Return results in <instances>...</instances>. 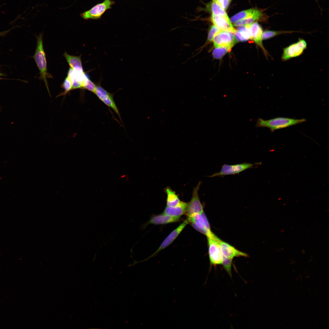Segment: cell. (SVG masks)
Returning a JSON list of instances; mask_svg holds the SVG:
<instances>
[{"label": "cell", "mask_w": 329, "mask_h": 329, "mask_svg": "<svg viewBox=\"0 0 329 329\" xmlns=\"http://www.w3.org/2000/svg\"><path fill=\"white\" fill-rule=\"evenodd\" d=\"M297 31H274L271 30H267L263 32L262 38L263 40H267L270 39L279 35L287 34L292 33Z\"/></svg>", "instance_id": "603a6c76"}, {"label": "cell", "mask_w": 329, "mask_h": 329, "mask_svg": "<svg viewBox=\"0 0 329 329\" xmlns=\"http://www.w3.org/2000/svg\"><path fill=\"white\" fill-rule=\"evenodd\" d=\"M259 10L251 9L242 11L233 16L230 19L231 23H235L238 21L248 18L255 14Z\"/></svg>", "instance_id": "44dd1931"}, {"label": "cell", "mask_w": 329, "mask_h": 329, "mask_svg": "<svg viewBox=\"0 0 329 329\" xmlns=\"http://www.w3.org/2000/svg\"><path fill=\"white\" fill-rule=\"evenodd\" d=\"M220 6H221V0H215Z\"/></svg>", "instance_id": "f546056e"}, {"label": "cell", "mask_w": 329, "mask_h": 329, "mask_svg": "<svg viewBox=\"0 0 329 329\" xmlns=\"http://www.w3.org/2000/svg\"><path fill=\"white\" fill-rule=\"evenodd\" d=\"M230 0V1H231V0Z\"/></svg>", "instance_id": "4dcf8cb0"}, {"label": "cell", "mask_w": 329, "mask_h": 329, "mask_svg": "<svg viewBox=\"0 0 329 329\" xmlns=\"http://www.w3.org/2000/svg\"><path fill=\"white\" fill-rule=\"evenodd\" d=\"M220 244L223 256L232 259L235 257L243 256L247 257L248 255L240 251L228 243L220 240Z\"/></svg>", "instance_id": "8fae6325"}, {"label": "cell", "mask_w": 329, "mask_h": 329, "mask_svg": "<svg viewBox=\"0 0 329 329\" xmlns=\"http://www.w3.org/2000/svg\"><path fill=\"white\" fill-rule=\"evenodd\" d=\"M96 85L88 77L84 81L83 89H87L94 94Z\"/></svg>", "instance_id": "4316f807"}, {"label": "cell", "mask_w": 329, "mask_h": 329, "mask_svg": "<svg viewBox=\"0 0 329 329\" xmlns=\"http://www.w3.org/2000/svg\"><path fill=\"white\" fill-rule=\"evenodd\" d=\"M165 191L167 195V206L173 207L180 204L181 201L175 191L168 187L166 188Z\"/></svg>", "instance_id": "ffe728a7"}, {"label": "cell", "mask_w": 329, "mask_h": 329, "mask_svg": "<svg viewBox=\"0 0 329 329\" xmlns=\"http://www.w3.org/2000/svg\"><path fill=\"white\" fill-rule=\"evenodd\" d=\"M36 37L37 47L33 58L40 71L39 79L43 80L50 95L47 78L53 77L48 72L46 55L43 45L42 33L40 34Z\"/></svg>", "instance_id": "6da1fadb"}, {"label": "cell", "mask_w": 329, "mask_h": 329, "mask_svg": "<svg viewBox=\"0 0 329 329\" xmlns=\"http://www.w3.org/2000/svg\"><path fill=\"white\" fill-rule=\"evenodd\" d=\"M250 31L252 39L262 49L265 55H267V52L263 45L262 36L263 31L261 27L257 22H255L251 24Z\"/></svg>", "instance_id": "5bb4252c"}, {"label": "cell", "mask_w": 329, "mask_h": 329, "mask_svg": "<svg viewBox=\"0 0 329 329\" xmlns=\"http://www.w3.org/2000/svg\"><path fill=\"white\" fill-rule=\"evenodd\" d=\"M211 20L214 25L221 30L231 31L234 34L236 31L233 27L229 18L212 14Z\"/></svg>", "instance_id": "4fadbf2b"}, {"label": "cell", "mask_w": 329, "mask_h": 329, "mask_svg": "<svg viewBox=\"0 0 329 329\" xmlns=\"http://www.w3.org/2000/svg\"><path fill=\"white\" fill-rule=\"evenodd\" d=\"M115 2L112 0H104L90 9L81 13L80 16L86 20L100 19L107 10L111 8L112 5Z\"/></svg>", "instance_id": "277c9868"}, {"label": "cell", "mask_w": 329, "mask_h": 329, "mask_svg": "<svg viewBox=\"0 0 329 329\" xmlns=\"http://www.w3.org/2000/svg\"><path fill=\"white\" fill-rule=\"evenodd\" d=\"M94 94L105 105L112 109L121 120L120 114L112 94L107 91L100 85H97Z\"/></svg>", "instance_id": "30bf717a"}, {"label": "cell", "mask_w": 329, "mask_h": 329, "mask_svg": "<svg viewBox=\"0 0 329 329\" xmlns=\"http://www.w3.org/2000/svg\"><path fill=\"white\" fill-rule=\"evenodd\" d=\"M62 87L63 88L64 91L58 95V96L65 95L72 90V82L67 76L65 78L62 84Z\"/></svg>", "instance_id": "484cf974"}, {"label": "cell", "mask_w": 329, "mask_h": 329, "mask_svg": "<svg viewBox=\"0 0 329 329\" xmlns=\"http://www.w3.org/2000/svg\"><path fill=\"white\" fill-rule=\"evenodd\" d=\"M213 51L212 54L213 57L216 59H220L231 49L226 47L215 48Z\"/></svg>", "instance_id": "cb8c5ba5"}, {"label": "cell", "mask_w": 329, "mask_h": 329, "mask_svg": "<svg viewBox=\"0 0 329 329\" xmlns=\"http://www.w3.org/2000/svg\"><path fill=\"white\" fill-rule=\"evenodd\" d=\"M207 237L210 264L214 266L221 264L223 256L220 244L221 239L213 233Z\"/></svg>", "instance_id": "3957f363"}, {"label": "cell", "mask_w": 329, "mask_h": 329, "mask_svg": "<svg viewBox=\"0 0 329 329\" xmlns=\"http://www.w3.org/2000/svg\"><path fill=\"white\" fill-rule=\"evenodd\" d=\"M221 30L214 25H213L210 27L207 37V41L209 42H211L213 41V38L215 35Z\"/></svg>", "instance_id": "83f0119b"}, {"label": "cell", "mask_w": 329, "mask_h": 329, "mask_svg": "<svg viewBox=\"0 0 329 329\" xmlns=\"http://www.w3.org/2000/svg\"><path fill=\"white\" fill-rule=\"evenodd\" d=\"M213 41L215 48L226 47L231 49L236 40L234 33L221 30L215 35Z\"/></svg>", "instance_id": "52a82bcc"}, {"label": "cell", "mask_w": 329, "mask_h": 329, "mask_svg": "<svg viewBox=\"0 0 329 329\" xmlns=\"http://www.w3.org/2000/svg\"><path fill=\"white\" fill-rule=\"evenodd\" d=\"M188 223V221L187 220H185L178 227L172 231L164 240L158 249L153 255L156 254L157 252L164 249L171 244L180 234Z\"/></svg>", "instance_id": "7c38bea8"}, {"label": "cell", "mask_w": 329, "mask_h": 329, "mask_svg": "<svg viewBox=\"0 0 329 329\" xmlns=\"http://www.w3.org/2000/svg\"><path fill=\"white\" fill-rule=\"evenodd\" d=\"M264 16L263 12L261 10L258 11L253 15L245 19L239 20L234 23L233 25L235 27H238L252 23L255 21L259 20L264 17Z\"/></svg>", "instance_id": "d6986e66"}, {"label": "cell", "mask_w": 329, "mask_h": 329, "mask_svg": "<svg viewBox=\"0 0 329 329\" xmlns=\"http://www.w3.org/2000/svg\"><path fill=\"white\" fill-rule=\"evenodd\" d=\"M201 182H200L193 192L191 199L188 205L186 213L187 217L192 216L196 214H201L203 212V208L199 197L198 191Z\"/></svg>", "instance_id": "9c48e42d"}, {"label": "cell", "mask_w": 329, "mask_h": 329, "mask_svg": "<svg viewBox=\"0 0 329 329\" xmlns=\"http://www.w3.org/2000/svg\"><path fill=\"white\" fill-rule=\"evenodd\" d=\"M256 164L249 163H243L233 165L225 164L222 166L220 172L215 173L209 177H222L226 175L238 174L245 170L253 168Z\"/></svg>", "instance_id": "ba28073f"}, {"label": "cell", "mask_w": 329, "mask_h": 329, "mask_svg": "<svg viewBox=\"0 0 329 329\" xmlns=\"http://www.w3.org/2000/svg\"><path fill=\"white\" fill-rule=\"evenodd\" d=\"M306 121L305 119H295L282 117H277L268 120L259 118L256 126V127L267 128L271 132H273L276 130L301 124Z\"/></svg>", "instance_id": "7a4b0ae2"}, {"label": "cell", "mask_w": 329, "mask_h": 329, "mask_svg": "<svg viewBox=\"0 0 329 329\" xmlns=\"http://www.w3.org/2000/svg\"><path fill=\"white\" fill-rule=\"evenodd\" d=\"M232 259L225 257L223 256L221 264L224 269L231 278L232 276Z\"/></svg>", "instance_id": "d4e9b609"}, {"label": "cell", "mask_w": 329, "mask_h": 329, "mask_svg": "<svg viewBox=\"0 0 329 329\" xmlns=\"http://www.w3.org/2000/svg\"><path fill=\"white\" fill-rule=\"evenodd\" d=\"M251 24L238 26L235 34L236 39L242 41L252 39L250 31Z\"/></svg>", "instance_id": "ac0fdd59"}, {"label": "cell", "mask_w": 329, "mask_h": 329, "mask_svg": "<svg viewBox=\"0 0 329 329\" xmlns=\"http://www.w3.org/2000/svg\"><path fill=\"white\" fill-rule=\"evenodd\" d=\"M187 220L188 222L191 223L192 226L196 229L207 236L212 233L204 212L201 214H195L191 217H188Z\"/></svg>", "instance_id": "8992f818"}, {"label": "cell", "mask_w": 329, "mask_h": 329, "mask_svg": "<svg viewBox=\"0 0 329 329\" xmlns=\"http://www.w3.org/2000/svg\"><path fill=\"white\" fill-rule=\"evenodd\" d=\"M63 55L70 68L79 72H84L81 55L75 56L70 55L68 54L66 51L64 53Z\"/></svg>", "instance_id": "e0dca14e"}, {"label": "cell", "mask_w": 329, "mask_h": 329, "mask_svg": "<svg viewBox=\"0 0 329 329\" xmlns=\"http://www.w3.org/2000/svg\"><path fill=\"white\" fill-rule=\"evenodd\" d=\"M210 10L212 15L228 18L225 10L215 0H213L210 4Z\"/></svg>", "instance_id": "7402d4cb"}, {"label": "cell", "mask_w": 329, "mask_h": 329, "mask_svg": "<svg viewBox=\"0 0 329 329\" xmlns=\"http://www.w3.org/2000/svg\"><path fill=\"white\" fill-rule=\"evenodd\" d=\"M307 46V43L304 40L299 39L297 42L283 48L281 56L282 61H287L300 56L306 48Z\"/></svg>", "instance_id": "5b68a950"}, {"label": "cell", "mask_w": 329, "mask_h": 329, "mask_svg": "<svg viewBox=\"0 0 329 329\" xmlns=\"http://www.w3.org/2000/svg\"><path fill=\"white\" fill-rule=\"evenodd\" d=\"M231 1L230 0H221V7L225 10L228 7Z\"/></svg>", "instance_id": "f1b7e54d"}, {"label": "cell", "mask_w": 329, "mask_h": 329, "mask_svg": "<svg viewBox=\"0 0 329 329\" xmlns=\"http://www.w3.org/2000/svg\"><path fill=\"white\" fill-rule=\"evenodd\" d=\"M180 217L172 216L163 214L152 217L143 226L144 228L149 224L154 225L164 224L177 221Z\"/></svg>", "instance_id": "9a60e30c"}, {"label": "cell", "mask_w": 329, "mask_h": 329, "mask_svg": "<svg viewBox=\"0 0 329 329\" xmlns=\"http://www.w3.org/2000/svg\"><path fill=\"white\" fill-rule=\"evenodd\" d=\"M187 205V203L181 201L179 205L176 206H167L163 214L172 216L180 217L186 213Z\"/></svg>", "instance_id": "2e32d148"}]
</instances>
